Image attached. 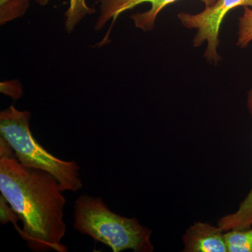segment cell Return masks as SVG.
I'll use <instances>...</instances> for the list:
<instances>
[{"label": "cell", "mask_w": 252, "mask_h": 252, "mask_svg": "<svg viewBox=\"0 0 252 252\" xmlns=\"http://www.w3.org/2000/svg\"><path fill=\"white\" fill-rule=\"evenodd\" d=\"M0 191L18 216V232L34 252H67L61 241L67 227L66 199L59 181L49 172L24 166L15 154L0 157Z\"/></svg>", "instance_id": "obj_1"}, {"label": "cell", "mask_w": 252, "mask_h": 252, "mask_svg": "<svg viewBox=\"0 0 252 252\" xmlns=\"http://www.w3.org/2000/svg\"><path fill=\"white\" fill-rule=\"evenodd\" d=\"M73 227L81 234L107 245L112 252H152V230L135 217L118 215L99 197L80 195L74 204Z\"/></svg>", "instance_id": "obj_2"}, {"label": "cell", "mask_w": 252, "mask_h": 252, "mask_svg": "<svg viewBox=\"0 0 252 252\" xmlns=\"http://www.w3.org/2000/svg\"><path fill=\"white\" fill-rule=\"evenodd\" d=\"M31 114L11 105L0 113V134L8 141L23 165L49 172L59 181L64 191L82 189L79 165L58 158L41 145L30 128Z\"/></svg>", "instance_id": "obj_3"}, {"label": "cell", "mask_w": 252, "mask_h": 252, "mask_svg": "<svg viewBox=\"0 0 252 252\" xmlns=\"http://www.w3.org/2000/svg\"><path fill=\"white\" fill-rule=\"evenodd\" d=\"M239 6L252 8V0H217L215 4L205 7L198 14L180 12L177 15L184 27L196 30L193 39L194 48L206 43L204 58L210 64L217 65L222 61L218 52L220 26L228 12Z\"/></svg>", "instance_id": "obj_4"}, {"label": "cell", "mask_w": 252, "mask_h": 252, "mask_svg": "<svg viewBox=\"0 0 252 252\" xmlns=\"http://www.w3.org/2000/svg\"><path fill=\"white\" fill-rule=\"evenodd\" d=\"M183 252H228L224 232L218 225L196 221L182 236Z\"/></svg>", "instance_id": "obj_5"}, {"label": "cell", "mask_w": 252, "mask_h": 252, "mask_svg": "<svg viewBox=\"0 0 252 252\" xmlns=\"http://www.w3.org/2000/svg\"><path fill=\"white\" fill-rule=\"evenodd\" d=\"M178 0H128L121 6L118 11L116 18L119 17L121 14L128 10L134 9L136 6L144 3H149L151 7L148 11L142 13H137L131 16V19L133 21L136 28L142 30L144 32L153 31L155 28L156 21L158 15L160 14L164 8L169 4H173ZM205 7L211 6L216 3L217 0H200Z\"/></svg>", "instance_id": "obj_6"}, {"label": "cell", "mask_w": 252, "mask_h": 252, "mask_svg": "<svg viewBox=\"0 0 252 252\" xmlns=\"http://www.w3.org/2000/svg\"><path fill=\"white\" fill-rule=\"evenodd\" d=\"M247 107L252 118V87L248 91ZM217 225L223 232L252 227V186L248 195L239 205L236 211L222 217Z\"/></svg>", "instance_id": "obj_7"}, {"label": "cell", "mask_w": 252, "mask_h": 252, "mask_svg": "<svg viewBox=\"0 0 252 252\" xmlns=\"http://www.w3.org/2000/svg\"><path fill=\"white\" fill-rule=\"evenodd\" d=\"M228 252H252V227L224 232Z\"/></svg>", "instance_id": "obj_8"}, {"label": "cell", "mask_w": 252, "mask_h": 252, "mask_svg": "<svg viewBox=\"0 0 252 252\" xmlns=\"http://www.w3.org/2000/svg\"><path fill=\"white\" fill-rule=\"evenodd\" d=\"M95 12L86 3V0H69V6L64 13V27L68 33H71L78 24L88 15Z\"/></svg>", "instance_id": "obj_9"}, {"label": "cell", "mask_w": 252, "mask_h": 252, "mask_svg": "<svg viewBox=\"0 0 252 252\" xmlns=\"http://www.w3.org/2000/svg\"><path fill=\"white\" fill-rule=\"evenodd\" d=\"M29 0H0V24L22 17L27 12Z\"/></svg>", "instance_id": "obj_10"}, {"label": "cell", "mask_w": 252, "mask_h": 252, "mask_svg": "<svg viewBox=\"0 0 252 252\" xmlns=\"http://www.w3.org/2000/svg\"><path fill=\"white\" fill-rule=\"evenodd\" d=\"M243 14L238 18L237 46L245 49L252 41V8L244 6Z\"/></svg>", "instance_id": "obj_11"}, {"label": "cell", "mask_w": 252, "mask_h": 252, "mask_svg": "<svg viewBox=\"0 0 252 252\" xmlns=\"http://www.w3.org/2000/svg\"><path fill=\"white\" fill-rule=\"evenodd\" d=\"M128 0H99L100 4V14L95 24V28L97 31L102 29L109 20H112L114 25L117 20V14L121 6Z\"/></svg>", "instance_id": "obj_12"}, {"label": "cell", "mask_w": 252, "mask_h": 252, "mask_svg": "<svg viewBox=\"0 0 252 252\" xmlns=\"http://www.w3.org/2000/svg\"><path fill=\"white\" fill-rule=\"evenodd\" d=\"M21 220V217L18 216L12 206L2 195H0V220L2 224L11 223H13L16 230L19 232L21 228L17 225L18 220Z\"/></svg>", "instance_id": "obj_13"}, {"label": "cell", "mask_w": 252, "mask_h": 252, "mask_svg": "<svg viewBox=\"0 0 252 252\" xmlns=\"http://www.w3.org/2000/svg\"><path fill=\"white\" fill-rule=\"evenodd\" d=\"M35 1L40 6H44L49 4V0H35Z\"/></svg>", "instance_id": "obj_14"}]
</instances>
